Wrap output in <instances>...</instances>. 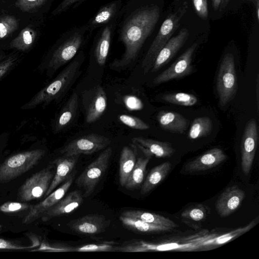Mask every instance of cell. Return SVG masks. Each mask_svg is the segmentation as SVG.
<instances>
[{"label": "cell", "mask_w": 259, "mask_h": 259, "mask_svg": "<svg viewBox=\"0 0 259 259\" xmlns=\"http://www.w3.org/2000/svg\"><path fill=\"white\" fill-rule=\"evenodd\" d=\"M159 17V8L153 5L138 9L125 19L119 35L120 40L124 46V52L120 59H116L111 63V68L125 69L135 60Z\"/></svg>", "instance_id": "6da1fadb"}, {"label": "cell", "mask_w": 259, "mask_h": 259, "mask_svg": "<svg viewBox=\"0 0 259 259\" xmlns=\"http://www.w3.org/2000/svg\"><path fill=\"white\" fill-rule=\"evenodd\" d=\"M84 59V54L81 52L51 82L41 89L21 109H33L39 105L45 107L53 101H59L79 77Z\"/></svg>", "instance_id": "7a4b0ae2"}, {"label": "cell", "mask_w": 259, "mask_h": 259, "mask_svg": "<svg viewBox=\"0 0 259 259\" xmlns=\"http://www.w3.org/2000/svg\"><path fill=\"white\" fill-rule=\"evenodd\" d=\"M87 28L84 26L67 32L40 65V70L51 78L58 69L69 62L82 45Z\"/></svg>", "instance_id": "3957f363"}, {"label": "cell", "mask_w": 259, "mask_h": 259, "mask_svg": "<svg viewBox=\"0 0 259 259\" xmlns=\"http://www.w3.org/2000/svg\"><path fill=\"white\" fill-rule=\"evenodd\" d=\"M188 8V3L184 2L176 12L169 14L162 23L142 62L144 74L151 70L158 54L179 27Z\"/></svg>", "instance_id": "277c9868"}, {"label": "cell", "mask_w": 259, "mask_h": 259, "mask_svg": "<svg viewBox=\"0 0 259 259\" xmlns=\"http://www.w3.org/2000/svg\"><path fill=\"white\" fill-rule=\"evenodd\" d=\"M45 154L42 149L20 152L9 157L0 165V184L8 183L29 170Z\"/></svg>", "instance_id": "5b68a950"}, {"label": "cell", "mask_w": 259, "mask_h": 259, "mask_svg": "<svg viewBox=\"0 0 259 259\" xmlns=\"http://www.w3.org/2000/svg\"><path fill=\"white\" fill-rule=\"evenodd\" d=\"M112 154V147H107L76 179L75 184L83 190L84 197L90 196L94 191L108 166Z\"/></svg>", "instance_id": "8992f818"}, {"label": "cell", "mask_w": 259, "mask_h": 259, "mask_svg": "<svg viewBox=\"0 0 259 259\" xmlns=\"http://www.w3.org/2000/svg\"><path fill=\"white\" fill-rule=\"evenodd\" d=\"M237 89L234 58L232 54H226L221 63L217 80V90L219 102L223 107L236 95Z\"/></svg>", "instance_id": "52a82bcc"}, {"label": "cell", "mask_w": 259, "mask_h": 259, "mask_svg": "<svg viewBox=\"0 0 259 259\" xmlns=\"http://www.w3.org/2000/svg\"><path fill=\"white\" fill-rule=\"evenodd\" d=\"M54 175L53 166L49 165L32 175L20 188L19 199L26 202L41 198L47 191Z\"/></svg>", "instance_id": "ba28073f"}, {"label": "cell", "mask_w": 259, "mask_h": 259, "mask_svg": "<svg viewBox=\"0 0 259 259\" xmlns=\"http://www.w3.org/2000/svg\"><path fill=\"white\" fill-rule=\"evenodd\" d=\"M179 243L177 242L165 243H155L143 240H132L119 246L118 251L127 252H138L147 251H201V245L196 242L189 240Z\"/></svg>", "instance_id": "9c48e42d"}, {"label": "cell", "mask_w": 259, "mask_h": 259, "mask_svg": "<svg viewBox=\"0 0 259 259\" xmlns=\"http://www.w3.org/2000/svg\"><path fill=\"white\" fill-rule=\"evenodd\" d=\"M110 143V140L104 136L90 134L71 141L60 150V153L64 156L90 155L104 149Z\"/></svg>", "instance_id": "30bf717a"}, {"label": "cell", "mask_w": 259, "mask_h": 259, "mask_svg": "<svg viewBox=\"0 0 259 259\" xmlns=\"http://www.w3.org/2000/svg\"><path fill=\"white\" fill-rule=\"evenodd\" d=\"M198 47L195 42L186 50L169 67L158 75L153 83L159 85L189 75L192 72V57Z\"/></svg>", "instance_id": "8fae6325"}, {"label": "cell", "mask_w": 259, "mask_h": 259, "mask_svg": "<svg viewBox=\"0 0 259 259\" xmlns=\"http://www.w3.org/2000/svg\"><path fill=\"white\" fill-rule=\"evenodd\" d=\"M85 121L92 123L98 120L107 107V98L104 89L97 85L88 90L82 95Z\"/></svg>", "instance_id": "7c38bea8"}, {"label": "cell", "mask_w": 259, "mask_h": 259, "mask_svg": "<svg viewBox=\"0 0 259 259\" xmlns=\"http://www.w3.org/2000/svg\"><path fill=\"white\" fill-rule=\"evenodd\" d=\"M258 142L257 126L255 119L252 118L246 123L241 142V168L247 176L252 167Z\"/></svg>", "instance_id": "4fadbf2b"}, {"label": "cell", "mask_w": 259, "mask_h": 259, "mask_svg": "<svg viewBox=\"0 0 259 259\" xmlns=\"http://www.w3.org/2000/svg\"><path fill=\"white\" fill-rule=\"evenodd\" d=\"M74 176V173L71 174L60 187L46 197L44 200L31 206L29 211L24 218L22 223L25 225L31 224L56 204L65 195L73 183Z\"/></svg>", "instance_id": "5bb4252c"}, {"label": "cell", "mask_w": 259, "mask_h": 259, "mask_svg": "<svg viewBox=\"0 0 259 259\" xmlns=\"http://www.w3.org/2000/svg\"><path fill=\"white\" fill-rule=\"evenodd\" d=\"M111 221L99 214H90L70 221L68 225L74 232L85 235H94L104 232Z\"/></svg>", "instance_id": "9a60e30c"}, {"label": "cell", "mask_w": 259, "mask_h": 259, "mask_svg": "<svg viewBox=\"0 0 259 259\" xmlns=\"http://www.w3.org/2000/svg\"><path fill=\"white\" fill-rule=\"evenodd\" d=\"M189 36L188 30L183 28L175 36L171 38L158 54L151 69L155 72L167 64L184 45Z\"/></svg>", "instance_id": "2e32d148"}, {"label": "cell", "mask_w": 259, "mask_h": 259, "mask_svg": "<svg viewBox=\"0 0 259 259\" xmlns=\"http://www.w3.org/2000/svg\"><path fill=\"white\" fill-rule=\"evenodd\" d=\"M245 197L243 190L237 185L226 188L219 196L215 203V208L222 218L234 213L240 207Z\"/></svg>", "instance_id": "e0dca14e"}, {"label": "cell", "mask_w": 259, "mask_h": 259, "mask_svg": "<svg viewBox=\"0 0 259 259\" xmlns=\"http://www.w3.org/2000/svg\"><path fill=\"white\" fill-rule=\"evenodd\" d=\"M82 201L80 192L77 190L73 191L46 211L41 217V220L47 222L54 218L69 214L77 209Z\"/></svg>", "instance_id": "ac0fdd59"}, {"label": "cell", "mask_w": 259, "mask_h": 259, "mask_svg": "<svg viewBox=\"0 0 259 259\" xmlns=\"http://www.w3.org/2000/svg\"><path fill=\"white\" fill-rule=\"evenodd\" d=\"M227 158V156L221 149L214 148L189 162L185 165V169L190 172L206 170L217 166Z\"/></svg>", "instance_id": "d6986e66"}, {"label": "cell", "mask_w": 259, "mask_h": 259, "mask_svg": "<svg viewBox=\"0 0 259 259\" xmlns=\"http://www.w3.org/2000/svg\"><path fill=\"white\" fill-rule=\"evenodd\" d=\"M135 147L142 151L145 156L158 158H165L171 156L175 149L170 143L147 139L141 137H134L132 139Z\"/></svg>", "instance_id": "ffe728a7"}, {"label": "cell", "mask_w": 259, "mask_h": 259, "mask_svg": "<svg viewBox=\"0 0 259 259\" xmlns=\"http://www.w3.org/2000/svg\"><path fill=\"white\" fill-rule=\"evenodd\" d=\"M79 156V155L64 156L52 162V164L56 165V170L50 185L44 195L45 197L70 177L76 165Z\"/></svg>", "instance_id": "44dd1931"}, {"label": "cell", "mask_w": 259, "mask_h": 259, "mask_svg": "<svg viewBox=\"0 0 259 259\" xmlns=\"http://www.w3.org/2000/svg\"><path fill=\"white\" fill-rule=\"evenodd\" d=\"M118 246L110 241L102 243H92L77 247L64 246L60 244L50 245L42 243L37 250L49 252H108L118 251Z\"/></svg>", "instance_id": "7402d4cb"}, {"label": "cell", "mask_w": 259, "mask_h": 259, "mask_svg": "<svg viewBox=\"0 0 259 259\" xmlns=\"http://www.w3.org/2000/svg\"><path fill=\"white\" fill-rule=\"evenodd\" d=\"M255 223L256 219H254L246 226L238 228L221 236H215L214 237V235L208 236L206 234L202 236H198L195 238L190 237L189 239L198 243L201 246V250H205L206 247L208 248V250H209L211 247L222 245L248 231L254 226Z\"/></svg>", "instance_id": "603a6c76"}, {"label": "cell", "mask_w": 259, "mask_h": 259, "mask_svg": "<svg viewBox=\"0 0 259 259\" xmlns=\"http://www.w3.org/2000/svg\"><path fill=\"white\" fill-rule=\"evenodd\" d=\"M78 97L76 92H73L66 101L56 118L54 132L58 133L65 129L74 119L77 112Z\"/></svg>", "instance_id": "cb8c5ba5"}, {"label": "cell", "mask_w": 259, "mask_h": 259, "mask_svg": "<svg viewBox=\"0 0 259 259\" xmlns=\"http://www.w3.org/2000/svg\"><path fill=\"white\" fill-rule=\"evenodd\" d=\"M157 120L162 129L179 134L185 132L188 123L181 114L169 111H160L157 115Z\"/></svg>", "instance_id": "d4e9b609"}, {"label": "cell", "mask_w": 259, "mask_h": 259, "mask_svg": "<svg viewBox=\"0 0 259 259\" xmlns=\"http://www.w3.org/2000/svg\"><path fill=\"white\" fill-rule=\"evenodd\" d=\"M171 167V164L167 161L153 167L142 185L141 193L146 194L157 186L167 176Z\"/></svg>", "instance_id": "484cf974"}, {"label": "cell", "mask_w": 259, "mask_h": 259, "mask_svg": "<svg viewBox=\"0 0 259 259\" xmlns=\"http://www.w3.org/2000/svg\"><path fill=\"white\" fill-rule=\"evenodd\" d=\"M210 211V208L204 204L191 206L182 212V221L190 227L197 229L200 228L199 224L206 219Z\"/></svg>", "instance_id": "4316f807"}, {"label": "cell", "mask_w": 259, "mask_h": 259, "mask_svg": "<svg viewBox=\"0 0 259 259\" xmlns=\"http://www.w3.org/2000/svg\"><path fill=\"white\" fill-rule=\"evenodd\" d=\"M121 215L172 229L178 227V225L171 220L153 212L141 210H128L123 212Z\"/></svg>", "instance_id": "83f0119b"}, {"label": "cell", "mask_w": 259, "mask_h": 259, "mask_svg": "<svg viewBox=\"0 0 259 259\" xmlns=\"http://www.w3.org/2000/svg\"><path fill=\"white\" fill-rule=\"evenodd\" d=\"M119 220L125 228L137 232L156 233L169 231L172 229L171 228L149 223L121 215L119 217Z\"/></svg>", "instance_id": "f1b7e54d"}, {"label": "cell", "mask_w": 259, "mask_h": 259, "mask_svg": "<svg viewBox=\"0 0 259 259\" xmlns=\"http://www.w3.org/2000/svg\"><path fill=\"white\" fill-rule=\"evenodd\" d=\"M135 151L128 146L122 148L119 159V182L124 187L136 162Z\"/></svg>", "instance_id": "f546056e"}, {"label": "cell", "mask_w": 259, "mask_h": 259, "mask_svg": "<svg viewBox=\"0 0 259 259\" xmlns=\"http://www.w3.org/2000/svg\"><path fill=\"white\" fill-rule=\"evenodd\" d=\"M120 5L119 1H116L103 6L90 20L89 28H96L108 23L115 16Z\"/></svg>", "instance_id": "4dcf8cb0"}, {"label": "cell", "mask_w": 259, "mask_h": 259, "mask_svg": "<svg viewBox=\"0 0 259 259\" xmlns=\"http://www.w3.org/2000/svg\"><path fill=\"white\" fill-rule=\"evenodd\" d=\"M152 157L145 156L138 158L124 187L127 189L138 188L143 183L147 165Z\"/></svg>", "instance_id": "1f68e13d"}, {"label": "cell", "mask_w": 259, "mask_h": 259, "mask_svg": "<svg viewBox=\"0 0 259 259\" xmlns=\"http://www.w3.org/2000/svg\"><path fill=\"white\" fill-rule=\"evenodd\" d=\"M112 26L106 25L101 33L97 41L95 54L97 63L101 66L105 65L109 51L111 40Z\"/></svg>", "instance_id": "d6a6232c"}, {"label": "cell", "mask_w": 259, "mask_h": 259, "mask_svg": "<svg viewBox=\"0 0 259 259\" xmlns=\"http://www.w3.org/2000/svg\"><path fill=\"white\" fill-rule=\"evenodd\" d=\"M212 130V122L207 116L197 117L193 120L188 133V137L196 140L208 135Z\"/></svg>", "instance_id": "836d02e7"}, {"label": "cell", "mask_w": 259, "mask_h": 259, "mask_svg": "<svg viewBox=\"0 0 259 259\" xmlns=\"http://www.w3.org/2000/svg\"><path fill=\"white\" fill-rule=\"evenodd\" d=\"M36 37V33L31 27L27 26L23 29L19 34L10 44L11 49L25 51L32 45Z\"/></svg>", "instance_id": "e575fe53"}, {"label": "cell", "mask_w": 259, "mask_h": 259, "mask_svg": "<svg viewBox=\"0 0 259 259\" xmlns=\"http://www.w3.org/2000/svg\"><path fill=\"white\" fill-rule=\"evenodd\" d=\"M162 99L166 102L183 106H192L198 102L195 95L183 92L167 94Z\"/></svg>", "instance_id": "d590c367"}, {"label": "cell", "mask_w": 259, "mask_h": 259, "mask_svg": "<svg viewBox=\"0 0 259 259\" xmlns=\"http://www.w3.org/2000/svg\"><path fill=\"white\" fill-rule=\"evenodd\" d=\"M18 20L11 15H5L0 17V39L6 37L17 29Z\"/></svg>", "instance_id": "8d00e7d4"}, {"label": "cell", "mask_w": 259, "mask_h": 259, "mask_svg": "<svg viewBox=\"0 0 259 259\" xmlns=\"http://www.w3.org/2000/svg\"><path fill=\"white\" fill-rule=\"evenodd\" d=\"M119 120L124 125L133 129L146 130L150 128L149 125L140 118L132 115L120 114Z\"/></svg>", "instance_id": "74e56055"}, {"label": "cell", "mask_w": 259, "mask_h": 259, "mask_svg": "<svg viewBox=\"0 0 259 259\" xmlns=\"http://www.w3.org/2000/svg\"><path fill=\"white\" fill-rule=\"evenodd\" d=\"M17 63V57L0 54V79L8 74L16 66Z\"/></svg>", "instance_id": "f35d334b"}, {"label": "cell", "mask_w": 259, "mask_h": 259, "mask_svg": "<svg viewBox=\"0 0 259 259\" xmlns=\"http://www.w3.org/2000/svg\"><path fill=\"white\" fill-rule=\"evenodd\" d=\"M30 207L27 203L8 201L0 206V211L6 213H14L29 209Z\"/></svg>", "instance_id": "ab89813d"}, {"label": "cell", "mask_w": 259, "mask_h": 259, "mask_svg": "<svg viewBox=\"0 0 259 259\" xmlns=\"http://www.w3.org/2000/svg\"><path fill=\"white\" fill-rule=\"evenodd\" d=\"M46 0H17L15 6L24 12H30L40 7Z\"/></svg>", "instance_id": "60d3db41"}, {"label": "cell", "mask_w": 259, "mask_h": 259, "mask_svg": "<svg viewBox=\"0 0 259 259\" xmlns=\"http://www.w3.org/2000/svg\"><path fill=\"white\" fill-rule=\"evenodd\" d=\"M195 12L202 19L206 20L208 11L207 0H192Z\"/></svg>", "instance_id": "b9f144b4"}, {"label": "cell", "mask_w": 259, "mask_h": 259, "mask_svg": "<svg viewBox=\"0 0 259 259\" xmlns=\"http://www.w3.org/2000/svg\"><path fill=\"white\" fill-rule=\"evenodd\" d=\"M39 242L36 241L31 246H23L12 241L0 238V249H25L38 246Z\"/></svg>", "instance_id": "7bdbcfd3"}, {"label": "cell", "mask_w": 259, "mask_h": 259, "mask_svg": "<svg viewBox=\"0 0 259 259\" xmlns=\"http://www.w3.org/2000/svg\"><path fill=\"white\" fill-rule=\"evenodd\" d=\"M124 103L126 106L131 110H140L143 107L141 101L134 96H126L125 98Z\"/></svg>", "instance_id": "ee69618b"}, {"label": "cell", "mask_w": 259, "mask_h": 259, "mask_svg": "<svg viewBox=\"0 0 259 259\" xmlns=\"http://www.w3.org/2000/svg\"><path fill=\"white\" fill-rule=\"evenodd\" d=\"M80 0H63L58 7L53 11L52 14L56 15L66 11L71 6L78 2Z\"/></svg>", "instance_id": "f6af8a7d"}, {"label": "cell", "mask_w": 259, "mask_h": 259, "mask_svg": "<svg viewBox=\"0 0 259 259\" xmlns=\"http://www.w3.org/2000/svg\"><path fill=\"white\" fill-rule=\"evenodd\" d=\"M211 1L213 9L215 11L219 10L221 5V0H211Z\"/></svg>", "instance_id": "bcb514c9"}, {"label": "cell", "mask_w": 259, "mask_h": 259, "mask_svg": "<svg viewBox=\"0 0 259 259\" xmlns=\"http://www.w3.org/2000/svg\"><path fill=\"white\" fill-rule=\"evenodd\" d=\"M230 0H221V5L219 8L220 11H223L228 5Z\"/></svg>", "instance_id": "7dc6e473"}, {"label": "cell", "mask_w": 259, "mask_h": 259, "mask_svg": "<svg viewBox=\"0 0 259 259\" xmlns=\"http://www.w3.org/2000/svg\"><path fill=\"white\" fill-rule=\"evenodd\" d=\"M242 1H245L251 2L254 4L255 7H256L257 5H259V0H242Z\"/></svg>", "instance_id": "c3c4849f"}, {"label": "cell", "mask_w": 259, "mask_h": 259, "mask_svg": "<svg viewBox=\"0 0 259 259\" xmlns=\"http://www.w3.org/2000/svg\"><path fill=\"white\" fill-rule=\"evenodd\" d=\"M2 226L0 225V231L2 230Z\"/></svg>", "instance_id": "681fc988"}, {"label": "cell", "mask_w": 259, "mask_h": 259, "mask_svg": "<svg viewBox=\"0 0 259 259\" xmlns=\"http://www.w3.org/2000/svg\"><path fill=\"white\" fill-rule=\"evenodd\" d=\"M175 1H177V2H178V1H179V0H175Z\"/></svg>", "instance_id": "f907efd6"}]
</instances>
